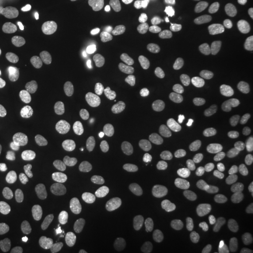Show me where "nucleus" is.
Wrapping results in <instances>:
<instances>
[{"label":"nucleus","mask_w":253,"mask_h":253,"mask_svg":"<svg viewBox=\"0 0 253 253\" xmlns=\"http://www.w3.org/2000/svg\"><path fill=\"white\" fill-rule=\"evenodd\" d=\"M170 84L172 75L163 63H141L126 75V90L132 101L152 104L169 93Z\"/></svg>","instance_id":"1"},{"label":"nucleus","mask_w":253,"mask_h":253,"mask_svg":"<svg viewBox=\"0 0 253 253\" xmlns=\"http://www.w3.org/2000/svg\"><path fill=\"white\" fill-rule=\"evenodd\" d=\"M4 42L20 54L36 56L52 51L56 44V36L46 23L28 18L10 24Z\"/></svg>","instance_id":"2"},{"label":"nucleus","mask_w":253,"mask_h":253,"mask_svg":"<svg viewBox=\"0 0 253 253\" xmlns=\"http://www.w3.org/2000/svg\"><path fill=\"white\" fill-rule=\"evenodd\" d=\"M26 232L36 245H45L58 231V211L48 201L28 200L26 204Z\"/></svg>","instance_id":"3"},{"label":"nucleus","mask_w":253,"mask_h":253,"mask_svg":"<svg viewBox=\"0 0 253 253\" xmlns=\"http://www.w3.org/2000/svg\"><path fill=\"white\" fill-rule=\"evenodd\" d=\"M51 81L45 73L30 66H21L10 73L7 91L17 100H38L51 91Z\"/></svg>","instance_id":"4"},{"label":"nucleus","mask_w":253,"mask_h":253,"mask_svg":"<svg viewBox=\"0 0 253 253\" xmlns=\"http://www.w3.org/2000/svg\"><path fill=\"white\" fill-rule=\"evenodd\" d=\"M120 170L126 184L138 193H149L155 186L152 163L144 155L131 152L121 158Z\"/></svg>","instance_id":"5"},{"label":"nucleus","mask_w":253,"mask_h":253,"mask_svg":"<svg viewBox=\"0 0 253 253\" xmlns=\"http://www.w3.org/2000/svg\"><path fill=\"white\" fill-rule=\"evenodd\" d=\"M38 132L51 141H61L72 135L76 129V121L71 113L56 107H45L36 114Z\"/></svg>","instance_id":"6"},{"label":"nucleus","mask_w":253,"mask_h":253,"mask_svg":"<svg viewBox=\"0 0 253 253\" xmlns=\"http://www.w3.org/2000/svg\"><path fill=\"white\" fill-rule=\"evenodd\" d=\"M91 187L109 206H118L126 197L128 184L123 174L111 168H101L91 176Z\"/></svg>","instance_id":"7"},{"label":"nucleus","mask_w":253,"mask_h":253,"mask_svg":"<svg viewBox=\"0 0 253 253\" xmlns=\"http://www.w3.org/2000/svg\"><path fill=\"white\" fill-rule=\"evenodd\" d=\"M17 172L23 180L36 189H49L56 181V173L54 169L44 161L31 156L20 159L17 163Z\"/></svg>","instance_id":"8"},{"label":"nucleus","mask_w":253,"mask_h":253,"mask_svg":"<svg viewBox=\"0 0 253 253\" xmlns=\"http://www.w3.org/2000/svg\"><path fill=\"white\" fill-rule=\"evenodd\" d=\"M93 23H94V20L91 17V14H89V13H82L76 18L68 21L63 26V30L68 34H83V33L90 31L91 27H93Z\"/></svg>","instance_id":"9"},{"label":"nucleus","mask_w":253,"mask_h":253,"mask_svg":"<svg viewBox=\"0 0 253 253\" xmlns=\"http://www.w3.org/2000/svg\"><path fill=\"white\" fill-rule=\"evenodd\" d=\"M52 73L55 75L58 84L62 90H71L72 89V81L69 78V75L66 72V69L63 68L62 65H55L52 68Z\"/></svg>","instance_id":"10"},{"label":"nucleus","mask_w":253,"mask_h":253,"mask_svg":"<svg viewBox=\"0 0 253 253\" xmlns=\"http://www.w3.org/2000/svg\"><path fill=\"white\" fill-rule=\"evenodd\" d=\"M79 253H111L110 246L106 242H94V244L89 245V246H84L82 248Z\"/></svg>","instance_id":"11"},{"label":"nucleus","mask_w":253,"mask_h":253,"mask_svg":"<svg viewBox=\"0 0 253 253\" xmlns=\"http://www.w3.org/2000/svg\"><path fill=\"white\" fill-rule=\"evenodd\" d=\"M0 253H17L16 244L3 234H0Z\"/></svg>","instance_id":"12"},{"label":"nucleus","mask_w":253,"mask_h":253,"mask_svg":"<svg viewBox=\"0 0 253 253\" xmlns=\"http://www.w3.org/2000/svg\"><path fill=\"white\" fill-rule=\"evenodd\" d=\"M104 52L107 55V58L110 59H114L116 54H117V45H116V41L113 37H106L104 40Z\"/></svg>","instance_id":"13"},{"label":"nucleus","mask_w":253,"mask_h":253,"mask_svg":"<svg viewBox=\"0 0 253 253\" xmlns=\"http://www.w3.org/2000/svg\"><path fill=\"white\" fill-rule=\"evenodd\" d=\"M193 253H217V251L211 246V245H200V246H197L196 248V251Z\"/></svg>","instance_id":"14"},{"label":"nucleus","mask_w":253,"mask_h":253,"mask_svg":"<svg viewBox=\"0 0 253 253\" xmlns=\"http://www.w3.org/2000/svg\"><path fill=\"white\" fill-rule=\"evenodd\" d=\"M10 24L4 20H0V41H4V38L7 36V31H9Z\"/></svg>","instance_id":"15"},{"label":"nucleus","mask_w":253,"mask_h":253,"mask_svg":"<svg viewBox=\"0 0 253 253\" xmlns=\"http://www.w3.org/2000/svg\"><path fill=\"white\" fill-rule=\"evenodd\" d=\"M246 162H248V166H249V169L253 170V152L248 155V159H246Z\"/></svg>","instance_id":"16"},{"label":"nucleus","mask_w":253,"mask_h":253,"mask_svg":"<svg viewBox=\"0 0 253 253\" xmlns=\"http://www.w3.org/2000/svg\"><path fill=\"white\" fill-rule=\"evenodd\" d=\"M214 3H225V1H228V0H212Z\"/></svg>","instance_id":"17"},{"label":"nucleus","mask_w":253,"mask_h":253,"mask_svg":"<svg viewBox=\"0 0 253 253\" xmlns=\"http://www.w3.org/2000/svg\"><path fill=\"white\" fill-rule=\"evenodd\" d=\"M3 161V151H1V148H0V163Z\"/></svg>","instance_id":"18"},{"label":"nucleus","mask_w":253,"mask_h":253,"mask_svg":"<svg viewBox=\"0 0 253 253\" xmlns=\"http://www.w3.org/2000/svg\"><path fill=\"white\" fill-rule=\"evenodd\" d=\"M1 222H3V214H1V211H0V225H1Z\"/></svg>","instance_id":"19"}]
</instances>
